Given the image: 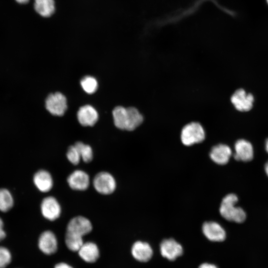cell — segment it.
Segmentation results:
<instances>
[{"mask_svg": "<svg viewBox=\"0 0 268 268\" xmlns=\"http://www.w3.org/2000/svg\"><path fill=\"white\" fill-rule=\"evenodd\" d=\"M238 200L234 194L226 195L221 201L219 212L225 219L237 223L243 222L246 218L245 211L240 207L236 206Z\"/></svg>", "mask_w": 268, "mask_h": 268, "instance_id": "6da1fadb", "label": "cell"}, {"mask_svg": "<svg viewBox=\"0 0 268 268\" xmlns=\"http://www.w3.org/2000/svg\"><path fill=\"white\" fill-rule=\"evenodd\" d=\"M205 137V131L199 122H192L183 127L181 132V140L186 146L202 142Z\"/></svg>", "mask_w": 268, "mask_h": 268, "instance_id": "7a4b0ae2", "label": "cell"}, {"mask_svg": "<svg viewBox=\"0 0 268 268\" xmlns=\"http://www.w3.org/2000/svg\"><path fill=\"white\" fill-rule=\"evenodd\" d=\"M92 184L98 193L104 195L112 194L117 187L115 178L106 171H101L96 174L93 178Z\"/></svg>", "mask_w": 268, "mask_h": 268, "instance_id": "3957f363", "label": "cell"}, {"mask_svg": "<svg viewBox=\"0 0 268 268\" xmlns=\"http://www.w3.org/2000/svg\"><path fill=\"white\" fill-rule=\"evenodd\" d=\"M45 106L51 114L61 116L67 109V99L63 94L59 92L50 94L46 100Z\"/></svg>", "mask_w": 268, "mask_h": 268, "instance_id": "277c9868", "label": "cell"}, {"mask_svg": "<svg viewBox=\"0 0 268 268\" xmlns=\"http://www.w3.org/2000/svg\"><path fill=\"white\" fill-rule=\"evenodd\" d=\"M230 100L235 109L240 112L250 111L253 107L254 97L253 94L240 88L232 95Z\"/></svg>", "mask_w": 268, "mask_h": 268, "instance_id": "5b68a950", "label": "cell"}, {"mask_svg": "<svg viewBox=\"0 0 268 268\" xmlns=\"http://www.w3.org/2000/svg\"><path fill=\"white\" fill-rule=\"evenodd\" d=\"M92 230L91 222L87 218L81 215L72 218L67 227V232L81 237L89 233Z\"/></svg>", "mask_w": 268, "mask_h": 268, "instance_id": "8992f818", "label": "cell"}, {"mask_svg": "<svg viewBox=\"0 0 268 268\" xmlns=\"http://www.w3.org/2000/svg\"><path fill=\"white\" fill-rule=\"evenodd\" d=\"M43 216L50 221H54L61 215L62 208L57 200L52 196L45 198L41 203Z\"/></svg>", "mask_w": 268, "mask_h": 268, "instance_id": "52a82bcc", "label": "cell"}, {"mask_svg": "<svg viewBox=\"0 0 268 268\" xmlns=\"http://www.w3.org/2000/svg\"><path fill=\"white\" fill-rule=\"evenodd\" d=\"M69 187L75 191H83L87 190L90 183L89 175L82 170H75L71 173L67 178Z\"/></svg>", "mask_w": 268, "mask_h": 268, "instance_id": "ba28073f", "label": "cell"}, {"mask_svg": "<svg viewBox=\"0 0 268 268\" xmlns=\"http://www.w3.org/2000/svg\"><path fill=\"white\" fill-rule=\"evenodd\" d=\"M162 257L170 261H174L183 254L182 246L172 238L164 240L160 245Z\"/></svg>", "mask_w": 268, "mask_h": 268, "instance_id": "9c48e42d", "label": "cell"}, {"mask_svg": "<svg viewBox=\"0 0 268 268\" xmlns=\"http://www.w3.org/2000/svg\"><path fill=\"white\" fill-rule=\"evenodd\" d=\"M202 232L205 236L210 241L221 242L226 238V232L223 227L218 223L214 221L204 222L202 227Z\"/></svg>", "mask_w": 268, "mask_h": 268, "instance_id": "30bf717a", "label": "cell"}, {"mask_svg": "<svg viewBox=\"0 0 268 268\" xmlns=\"http://www.w3.org/2000/svg\"><path fill=\"white\" fill-rule=\"evenodd\" d=\"M234 158L238 161L248 162L254 157V149L252 144L247 140L240 139L234 145Z\"/></svg>", "mask_w": 268, "mask_h": 268, "instance_id": "8fae6325", "label": "cell"}, {"mask_svg": "<svg viewBox=\"0 0 268 268\" xmlns=\"http://www.w3.org/2000/svg\"><path fill=\"white\" fill-rule=\"evenodd\" d=\"M38 246L40 250L45 254L50 255L54 253L57 251L58 247L56 236L49 230L43 232L39 237Z\"/></svg>", "mask_w": 268, "mask_h": 268, "instance_id": "7c38bea8", "label": "cell"}, {"mask_svg": "<svg viewBox=\"0 0 268 268\" xmlns=\"http://www.w3.org/2000/svg\"><path fill=\"white\" fill-rule=\"evenodd\" d=\"M77 118L82 126H92L98 119V114L93 107L90 105H85L79 109Z\"/></svg>", "mask_w": 268, "mask_h": 268, "instance_id": "4fadbf2b", "label": "cell"}, {"mask_svg": "<svg viewBox=\"0 0 268 268\" xmlns=\"http://www.w3.org/2000/svg\"><path fill=\"white\" fill-rule=\"evenodd\" d=\"M231 155L232 150L229 146L222 143L212 147L209 154L212 160L219 165L227 163Z\"/></svg>", "mask_w": 268, "mask_h": 268, "instance_id": "5bb4252c", "label": "cell"}, {"mask_svg": "<svg viewBox=\"0 0 268 268\" xmlns=\"http://www.w3.org/2000/svg\"><path fill=\"white\" fill-rule=\"evenodd\" d=\"M132 254L135 259L141 262H146L152 257L153 251L146 242L138 241L132 248Z\"/></svg>", "mask_w": 268, "mask_h": 268, "instance_id": "9a60e30c", "label": "cell"}, {"mask_svg": "<svg viewBox=\"0 0 268 268\" xmlns=\"http://www.w3.org/2000/svg\"><path fill=\"white\" fill-rule=\"evenodd\" d=\"M33 182L37 188L43 193L50 191L53 186L51 174L45 170H40L34 174Z\"/></svg>", "mask_w": 268, "mask_h": 268, "instance_id": "2e32d148", "label": "cell"}, {"mask_svg": "<svg viewBox=\"0 0 268 268\" xmlns=\"http://www.w3.org/2000/svg\"><path fill=\"white\" fill-rule=\"evenodd\" d=\"M78 252L79 256L88 263L95 262L99 256L97 246L91 242L83 243Z\"/></svg>", "mask_w": 268, "mask_h": 268, "instance_id": "e0dca14e", "label": "cell"}, {"mask_svg": "<svg viewBox=\"0 0 268 268\" xmlns=\"http://www.w3.org/2000/svg\"><path fill=\"white\" fill-rule=\"evenodd\" d=\"M127 121L126 130L132 131L140 126L143 121V116L135 107L127 108Z\"/></svg>", "mask_w": 268, "mask_h": 268, "instance_id": "ac0fdd59", "label": "cell"}, {"mask_svg": "<svg viewBox=\"0 0 268 268\" xmlns=\"http://www.w3.org/2000/svg\"><path fill=\"white\" fill-rule=\"evenodd\" d=\"M54 0H35L34 8L43 17L51 16L55 11Z\"/></svg>", "mask_w": 268, "mask_h": 268, "instance_id": "d6986e66", "label": "cell"}, {"mask_svg": "<svg viewBox=\"0 0 268 268\" xmlns=\"http://www.w3.org/2000/svg\"><path fill=\"white\" fill-rule=\"evenodd\" d=\"M115 126L121 130H126L127 121V108L122 106L116 107L112 111Z\"/></svg>", "mask_w": 268, "mask_h": 268, "instance_id": "ffe728a7", "label": "cell"}, {"mask_svg": "<svg viewBox=\"0 0 268 268\" xmlns=\"http://www.w3.org/2000/svg\"><path fill=\"white\" fill-rule=\"evenodd\" d=\"M65 243L67 247L72 251H78L83 245L82 237L69 232H66Z\"/></svg>", "mask_w": 268, "mask_h": 268, "instance_id": "44dd1931", "label": "cell"}, {"mask_svg": "<svg viewBox=\"0 0 268 268\" xmlns=\"http://www.w3.org/2000/svg\"><path fill=\"white\" fill-rule=\"evenodd\" d=\"M79 153L81 159L85 163L90 162L93 158V153L91 147L82 142L77 141L74 144Z\"/></svg>", "mask_w": 268, "mask_h": 268, "instance_id": "7402d4cb", "label": "cell"}, {"mask_svg": "<svg viewBox=\"0 0 268 268\" xmlns=\"http://www.w3.org/2000/svg\"><path fill=\"white\" fill-rule=\"evenodd\" d=\"M13 200L10 192L4 188L0 189V210L6 212L11 208Z\"/></svg>", "mask_w": 268, "mask_h": 268, "instance_id": "603a6c76", "label": "cell"}, {"mask_svg": "<svg viewBox=\"0 0 268 268\" xmlns=\"http://www.w3.org/2000/svg\"><path fill=\"white\" fill-rule=\"evenodd\" d=\"M80 85L84 91L90 94L94 93L98 88L96 79L89 75L85 76L81 79Z\"/></svg>", "mask_w": 268, "mask_h": 268, "instance_id": "cb8c5ba5", "label": "cell"}, {"mask_svg": "<svg viewBox=\"0 0 268 268\" xmlns=\"http://www.w3.org/2000/svg\"><path fill=\"white\" fill-rule=\"evenodd\" d=\"M66 156L68 160L74 165H77L81 160L78 151L74 145L69 146Z\"/></svg>", "mask_w": 268, "mask_h": 268, "instance_id": "d4e9b609", "label": "cell"}, {"mask_svg": "<svg viewBox=\"0 0 268 268\" xmlns=\"http://www.w3.org/2000/svg\"><path fill=\"white\" fill-rule=\"evenodd\" d=\"M11 256L9 250L0 247V268H5L11 262Z\"/></svg>", "mask_w": 268, "mask_h": 268, "instance_id": "484cf974", "label": "cell"}, {"mask_svg": "<svg viewBox=\"0 0 268 268\" xmlns=\"http://www.w3.org/2000/svg\"><path fill=\"white\" fill-rule=\"evenodd\" d=\"M3 223L0 218V241L2 240L6 236V233L3 230Z\"/></svg>", "mask_w": 268, "mask_h": 268, "instance_id": "4316f807", "label": "cell"}, {"mask_svg": "<svg viewBox=\"0 0 268 268\" xmlns=\"http://www.w3.org/2000/svg\"><path fill=\"white\" fill-rule=\"evenodd\" d=\"M198 268H218L214 265L209 263H203L201 264Z\"/></svg>", "mask_w": 268, "mask_h": 268, "instance_id": "83f0119b", "label": "cell"}, {"mask_svg": "<svg viewBox=\"0 0 268 268\" xmlns=\"http://www.w3.org/2000/svg\"><path fill=\"white\" fill-rule=\"evenodd\" d=\"M55 268H72L69 265L66 263H59L57 264L55 266Z\"/></svg>", "mask_w": 268, "mask_h": 268, "instance_id": "f1b7e54d", "label": "cell"}, {"mask_svg": "<svg viewBox=\"0 0 268 268\" xmlns=\"http://www.w3.org/2000/svg\"><path fill=\"white\" fill-rule=\"evenodd\" d=\"M265 172H266L267 175L268 177V161L267 162V163L265 164Z\"/></svg>", "mask_w": 268, "mask_h": 268, "instance_id": "f546056e", "label": "cell"}, {"mask_svg": "<svg viewBox=\"0 0 268 268\" xmlns=\"http://www.w3.org/2000/svg\"><path fill=\"white\" fill-rule=\"evenodd\" d=\"M15 0L19 3H26L28 2L29 0Z\"/></svg>", "mask_w": 268, "mask_h": 268, "instance_id": "4dcf8cb0", "label": "cell"}, {"mask_svg": "<svg viewBox=\"0 0 268 268\" xmlns=\"http://www.w3.org/2000/svg\"><path fill=\"white\" fill-rule=\"evenodd\" d=\"M265 148L267 152L268 153V138L266 140L265 143Z\"/></svg>", "mask_w": 268, "mask_h": 268, "instance_id": "1f68e13d", "label": "cell"}, {"mask_svg": "<svg viewBox=\"0 0 268 268\" xmlns=\"http://www.w3.org/2000/svg\"><path fill=\"white\" fill-rule=\"evenodd\" d=\"M267 0V2H268V0Z\"/></svg>", "mask_w": 268, "mask_h": 268, "instance_id": "d6a6232c", "label": "cell"}]
</instances>
